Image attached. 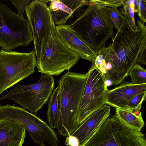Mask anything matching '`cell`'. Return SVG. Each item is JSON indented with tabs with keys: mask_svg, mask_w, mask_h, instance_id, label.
Segmentation results:
<instances>
[{
	"mask_svg": "<svg viewBox=\"0 0 146 146\" xmlns=\"http://www.w3.org/2000/svg\"><path fill=\"white\" fill-rule=\"evenodd\" d=\"M137 25V29L134 30L124 15L112 43L96 52L100 63L98 67H105L108 71L105 75L106 79L111 81L112 85L123 82L137 63L140 52L146 45V27L139 20Z\"/></svg>",
	"mask_w": 146,
	"mask_h": 146,
	"instance_id": "cell-1",
	"label": "cell"
},
{
	"mask_svg": "<svg viewBox=\"0 0 146 146\" xmlns=\"http://www.w3.org/2000/svg\"><path fill=\"white\" fill-rule=\"evenodd\" d=\"M76 12L79 17L70 25L96 53L113 39L114 27L107 7L89 4L86 9Z\"/></svg>",
	"mask_w": 146,
	"mask_h": 146,
	"instance_id": "cell-2",
	"label": "cell"
},
{
	"mask_svg": "<svg viewBox=\"0 0 146 146\" xmlns=\"http://www.w3.org/2000/svg\"><path fill=\"white\" fill-rule=\"evenodd\" d=\"M87 73L69 71L58 82L60 116L57 128L63 136L70 135L78 127L77 119Z\"/></svg>",
	"mask_w": 146,
	"mask_h": 146,
	"instance_id": "cell-3",
	"label": "cell"
},
{
	"mask_svg": "<svg viewBox=\"0 0 146 146\" xmlns=\"http://www.w3.org/2000/svg\"><path fill=\"white\" fill-rule=\"evenodd\" d=\"M80 58L77 53L67 47L59 39L52 16L48 36L42 42L36 66L38 72L57 76L69 70Z\"/></svg>",
	"mask_w": 146,
	"mask_h": 146,
	"instance_id": "cell-4",
	"label": "cell"
},
{
	"mask_svg": "<svg viewBox=\"0 0 146 146\" xmlns=\"http://www.w3.org/2000/svg\"><path fill=\"white\" fill-rule=\"evenodd\" d=\"M34 50L29 52L0 50V95L35 72Z\"/></svg>",
	"mask_w": 146,
	"mask_h": 146,
	"instance_id": "cell-5",
	"label": "cell"
},
{
	"mask_svg": "<svg viewBox=\"0 0 146 146\" xmlns=\"http://www.w3.org/2000/svg\"><path fill=\"white\" fill-rule=\"evenodd\" d=\"M33 40L29 23L0 1V46L11 51L20 46L25 47Z\"/></svg>",
	"mask_w": 146,
	"mask_h": 146,
	"instance_id": "cell-6",
	"label": "cell"
},
{
	"mask_svg": "<svg viewBox=\"0 0 146 146\" xmlns=\"http://www.w3.org/2000/svg\"><path fill=\"white\" fill-rule=\"evenodd\" d=\"M84 146H146L145 134L123 125L115 115L108 117Z\"/></svg>",
	"mask_w": 146,
	"mask_h": 146,
	"instance_id": "cell-7",
	"label": "cell"
},
{
	"mask_svg": "<svg viewBox=\"0 0 146 146\" xmlns=\"http://www.w3.org/2000/svg\"><path fill=\"white\" fill-rule=\"evenodd\" d=\"M54 85V79L52 76L43 75L35 84L29 85L17 84L15 87L0 98V101L8 99L14 100L25 109L36 113L51 96Z\"/></svg>",
	"mask_w": 146,
	"mask_h": 146,
	"instance_id": "cell-8",
	"label": "cell"
},
{
	"mask_svg": "<svg viewBox=\"0 0 146 146\" xmlns=\"http://www.w3.org/2000/svg\"><path fill=\"white\" fill-rule=\"evenodd\" d=\"M4 117L21 124L29 133L33 142L40 146H58L59 141L55 131L35 114L23 108L9 105Z\"/></svg>",
	"mask_w": 146,
	"mask_h": 146,
	"instance_id": "cell-9",
	"label": "cell"
},
{
	"mask_svg": "<svg viewBox=\"0 0 146 146\" xmlns=\"http://www.w3.org/2000/svg\"><path fill=\"white\" fill-rule=\"evenodd\" d=\"M77 121L78 126L93 113L105 104L108 90L105 76L92 64L87 72Z\"/></svg>",
	"mask_w": 146,
	"mask_h": 146,
	"instance_id": "cell-10",
	"label": "cell"
},
{
	"mask_svg": "<svg viewBox=\"0 0 146 146\" xmlns=\"http://www.w3.org/2000/svg\"><path fill=\"white\" fill-rule=\"evenodd\" d=\"M50 1L33 0L25 10L31 29L36 58L39 54L42 41L47 36L49 30L51 15L46 3Z\"/></svg>",
	"mask_w": 146,
	"mask_h": 146,
	"instance_id": "cell-11",
	"label": "cell"
},
{
	"mask_svg": "<svg viewBox=\"0 0 146 146\" xmlns=\"http://www.w3.org/2000/svg\"><path fill=\"white\" fill-rule=\"evenodd\" d=\"M58 35L68 48L78 54L80 58L94 63L96 53L70 26L64 24L56 26Z\"/></svg>",
	"mask_w": 146,
	"mask_h": 146,
	"instance_id": "cell-12",
	"label": "cell"
},
{
	"mask_svg": "<svg viewBox=\"0 0 146 146\" xmlns=\"http://www.w3.org/2000/svg\"><path fill=\"white\" fill-rule=\"evenodd\" d=\"M110 106L105 104L89 116L70 135L77 137L80 146H84L110 115Z\"/></svg>",
	"mask_w": 146,
	"mask_h": 146,
	"instance_id": "cell-13",
	"label": "cell"
},
{
	"mask_svg": "<svg viewBox=\"0 0 146 146\" xmlns=\"http://www.w3.org/2000/svg\"><path fill=\"white\" fill-rule=\"evenodd\" d=\"M146 92V84H135L125 82L106 94L105 104L116 109H127L129 100L135 96Z\"/></svg>",
	"mask_w": 146,
	"mask_h": 146,
	"instance_id": "cell-14",
	"label": "cell"
},
{
	"mask_svg": "<svg viewBox=\"0 0 146 146\" xmlns=\"http://www.w3.org/2000/svg\"><path fill=\"white\" fill-rule=\"evenodd\" d=\"M50 2L48 8L55 25L65 24L75 11L90 4L86 0H52Z\"/></svg>",
	"mask_w": 146,
	"mask_h": 146,
	"instance_id": "cell-15",
	"label": "cell"
},
{
	"mask_svg": "<svg viewBox=\"0 0 146 146\" xmlns=\"http://www.w3.org/2000/svg\"><path fill=\"white\" fill-rule=\"evenodd\" d=\"M25 131L24 127L17 122L0 120V146H22Z\"/></svg>",
	"mask_w": 146,
	"mask_h": 146,
	"instance_id": "cell-16",
	"label": "cell"
},
{
	"mask_svg": "<svg viewBox=\"0 0 146 146\" xmlns=\"http://www.w3.org/2000/svg\"><path fill=\"white\" fill-rule=\"evenodd\" d=\"M115 114L123 125L131 129L141 131L145 125L141 112L137 115L129 109L117 108Z\"/></svg>",
	"mask_w": 146,
	"mask_h": 146,
	"instance_id": "cell-17",
	"label": "cell"
},
{
	"mask_svg": "<svg viewBox=\"0 0 146 146\" xmlns=\"http://www.w3.org/2000/svg\"><path fill=\"white\" fill-rule=\"evenodd\" d=\"M60 90L58 86L51 94L48 104L47 112L49 125L52 128L57 129L60 116Z\"/></svg>",
	"mask_w": 146,
	"mask_h": 146,
	"instance_id": "cell-18",
	"label": "cell"
},
{
	"mask_svg": "<svg viewBox=\"0 0 146 146\" xmlns=\"http://www.w3.org/2000/svg\"><path fill=\"white\" fill-rule=\"evenodd\" d=\"M122 5L120 8L121 13L126 16L131 28L136 30L137 27L135 23L134 14L137 12V0H124Z\"/></svg>",
	"mask_w": 146,
	"mask_h": 146,
	"instance_id": "cell-19",
	"label": "cell"
},
{
	"mask_svg": "<svg viewBox=\"0 0 146 146\" xmlns=\"http://www.w3.org/2000/svg\"><path fill=\"white\" fill-rule=\"evenodd\" d=\"M131 82L135 84H146V70L139 64H135L131 69L129 74Z\"/></svg>",
	"mask_w": 146,
	"mask_h": 146,
	"instance_id": "cell-20",
	"label": "cell"
},
{
	"mask_svg": "<svg viewBox=\"0 0 146 146\" xmlns=\"http://www.w3.org/2000/svg\"><path fill=\"white\" fill-rule=\"evenodd\" d=\"M108 14L110 20L114 27L117 30H119L121 26L124 19L123 16L119 10L117 8L107 7Z\"/></svg>",
	"mask_w": 146,
	"mask_h": 146,
	"instance_id": "cell-21",
	"label": "cell"
},
{
	"mask_svg": "<svg viewBox=\"0 0 146 146\" xmlns=\"http://www.w3.org/2000/svg\"><path fill=\"white\" fill-rule=\"evenodd\" d=\"M146 92L136 95L133 97L129 101L127 109L135 113L140 111L142 104L145 100Z\"/></svg>",
	"mask_w": 146,
	"mask_h": 146,
	"instance_id": "cell-22",
	"label": "cell"
},
{
	"mask_svg": "<svg viewBox=\"0 0 146 146\" xmlns=\"http://www.w3.org/2000/svg\"><path fill=\"white\" fill-rule=\"evenodd\" d=\"M90 4H100L107 7L117 8L122 5L124 0H89Z\"/></svg>",
	"mask_w": 146,
	"mask_h": 146,
	"instance_id": "cell-23",
	"label": "cell"
},
{
	"mask_svg": "<svg viewBox=\"0 0 146 146\" xmlns=\"http://www.w3.org/2000/svg\"><path fill=\"white\" fill-rule=\"evenodd\" d=\"M137 14L143 24L146 22V1L137 0Z\"/></svg>",
	"mask_w": 146,
	"mask_h": 146,
	"instance_id": "cell-24",
	"label": "cell"
},
{
	"mask_svg": "<svg viewBox=\"0 0 146 146\" xmlns=\"http://www.w3.org/2000/svg\"><path fill=\"white\" fill-rule=\"evenodd\" d=\"M30 0H11L10 1L15 5L18 11V15L23 18V14L25 8Z\"/></svg>",
	"mask_w": 146,
	"mask_h": 146,
	"instance_id": "cell-25",
	"label": "cell"
},
{
	"mask_svg": "<svg viewBox=\"0 0 146 146\" xmlns=\"http://www.w3.org/2000/svg\"><path fill=\"white\" fill-rule=\"evenodd\" d=\"M65 144L66 146H80L78 138L71 135H68L66 137Z\"/></svg>",
	"mask_w": 146,
	"mask_h": 146,
	"instance_id": "cell-26",
	"label": "cell"
},
{
	"mask_svg": "<svg viewBox=\"0 0 146 146\" xmlns=\"http://www.w3.org/2000/svg\"><path fill=\"white\" fill-rule=\"evenodd\" d=\"M146 45H145L140 52L138 56L137 63L146 64Z\"/></svg>",
	"mask_w": 146,
	"mask_h": 146,
	"instance_id": "cell-27",
	"label": "cell"
},
{
	"mask_svg": "<svg viewBox=\"0 0 146 146\" xmlns=\"http://www.w3.org/2000/svg\"><path fill=\"white\" fill-rule=\"evenodd\" d=\"M105 84L107 86H109L111 85H112V83L111 81L108 79L106 80L105 81Z\"/></svg>",
	"mask_w": 146,
	"mask_h": 146,
	"instance_id": "cell-28",
	"label": "cell"
}]
</instances>
